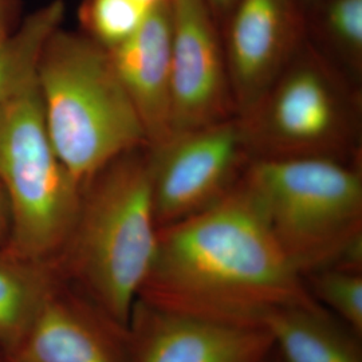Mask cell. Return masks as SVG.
Segmentation results:
<instances>
[{
	"mask_svg": "<svg viewBox=\"0 0 362 362\" xmlns=\"http://www.w3.org/2000/svg\"><path fill=\"white\" fill-rule=\"evenodd\" d=\"M3 362H129V327L62 278Z\"/></svg>",
	"mask_w": 362,
	"mask_h": 362,
	"instance_id": "30bf717a",
	"label": "cell"
},
{
	"mask_svg": "<svg viewBox=\"0 0 362 362\" xmlns=\"http://www.w3.org/2000/svg\"><path fill=\"white\" fill-rule=\"evenodd\" d=\"M157 239L149 148H141L117 157L85 184L55 266L69 285L129 327Z\"/></svg>",
	"mask_w": 362,
	"mask_h": 362,
	"instance_id": "7a4b0ae2",
	"label": "cell"
},
{
	"mask_svg": "<svg viewBox=\"0 0 362 362\" xmlns=\"http://www.w3.org/2000/svg\"><path fill=\"white\" fill-rule=\"evenodd\" d=\"M172 134L236 117L221 28L206 0H169Z\"/></svg>",
	"mask_w": 362,
	"mask_h": 362,
	"instance_id": "ba28073f",
	"label": "cell"
},
{
	"mask_svg": "<svg viewBox=\"0 0 362 362\" xmlns=\"http://www.w3.org/2000/svg\"><path fill=\"white\" fill-rule=\"evenodd\" d=\"M209 8L212 10L214 15L216 16L220 26L224 22V19L227 18L228 13L231 11L233 4L236 3V0H206Z\"/></svg>",
	"mask_w": 362,
	"mask_h": 362,
	"instance_id": "ffe728a7",
	"label": "cell"
},
{
	"mask_svg": "<svg viewBox=\"0 0 362 362\" xmlns=\"http://www.w3.org/2000/svg\"><path fill=\"white\" fill-rule=\"evenodd\" d=\"M37 82L52 145L81 188L117 157L149 148L110 52L85 33L52 34Z\"/></svg>",
	"mask_w": 362,
	"mask_h": 362,
	"instance_id": "3957f363",
	"label": "cell"
},
{
	"mask_svg": "<svg viewBox=\"0 0 362 362\" xmlns=\"http://www.w3.org/2000/svg\"><path fill=\"white\" fill-rule=\"evenodd\" d=\"M137 299L160 310L260 329L274 311L322 308L242 179L209 207L158 230Z\"/></svg>",
	"mask_w": 362,
	"mask_h": 362,
	"instance_id": "6da1fadb",
	"label": "cell"
},
{
	"mask_svg": "<svg viewBox=\"0 0 362 362\" xmlns=\"http://www.w3.org/2000/svg\"><path fill=\"white\" fill-rule=\"evenodd\" d=\"M250 161L238 116L176 133L149 148L158 230L218 202L242 177Z\"/></svg>",
	"mask_w": 362,
	"mask_h": 362,
	"instance_id": "52a82bcc",
	"label": "cell"
},
{
	"mask_svg": "<svg viewBox=\"0 0 362 362\" xmlns=\"http://www.w3.org/2000/svg\"><path fill=\"white\" fill-rule=\"evenodd\" d=\"M305 282L325 310L333 311L350 332L361 338L362 272L327 267L308 274Z\"/></svg>",
	"mask_w": 362,
	"mask_h": 362,
	"instance_id": "e0dca14e",
	"label": "cell"
},
{
	"mask_svg": "<svg viewBox=\"0 0 362 362\" xmlns=\"http://www.w3.org/2000/svg\"><path fill=\"white\" fill-rule=\"evenodd\" d=\"M267 330L221 324L136 300L129 362H264L274 349Z\"/></svg>",
	"mask_w": 362,
	"mask_h": 362,
	"instance_id": "8fae6325",
	"label": "cell"
},
{
	"mask_svg": "<svg viewBox=\"0 0 362 362\" xmlns=\"http://www.w3.org/2000/svg\"><path fill=\"white\" fill-rule=\"evenodd\" d=\"M61 279L52 262L16 258L0 250V356L26 334Z\"/></svg>",
	"mask_w": 362,
	"mask_h": 362,
	"instance_id": "5bb4252c",
	"label": "cell"
},
{
	"mask_svg": "<svg viewBox=\"0 0 362 362\" xmlns=\"http://www.w3.org/2000/svg\"><path fill=\"white\" fill-rule=\"evenodd\" d=\"M107 50L143 122L149 148L167 141L172 134L169 0L146 13L132 37Z\"/></svg>",
	"mask_w": 362,
	"mask_h": 362,
	"instance_id": "7c38bea8",
	"label": "cell"
},
{
	"mask_svg": "<svg viewBox=\"0 0 362 362\" xmlns=\"http://www.w3.org/2000/svg\"><path fill=\"white\" fill-rule=\"evenodd\" d=\"M254 158H360L357 82L309 40L245 115L238 116Z\"/></svg>",
	"mask_w": 362,
	"mask_h": 362,
	"instance_id": "5b68a950",
	"label": "cell"
},
{
	"mask_svg": "<svg viewBox=\"0 0 362 362\" xmlns=\"http://www.w3.org/2000/svg\"><path fill=\"white\" fill-rule=\"evenodd\" d=\"M64 16L65 3L52 0L28 15L13 33H0V106L37 73L42 50Z\"/></svg>",
	"mask_w": 362,
	"mask_h": 362,
	"instance_id": "2e32d148",
	"label": "cell"
},
{
	"mask_svg": "<svg viewBox=\"0 0 362 362\" xmlns=\"http://www.w3.org/2000/svg\"><path fill=\"white\" fill-rule=\"evenodd\" d=\"M137 3H140L141 6L144 7H146V8H153L157 4H160L161 1H164V0H136Z\"/></svg>",
	"mask_w": 362,
	"mask_h": 362,
	"instance_id": "44dd1931",
	"label": "cell"
},
{
	"mask_svg": "<svg viewBox=\"0 0 362 362\" xmlns=\"http://www.w3.org/2000/svg\"><path fill=\"white\" fill-rule=\"evenodd\" d=\"M0 362H3V360H1V357H0Z\"/></svg>",
	"mask_w": 362,
	"mask_h": 362,
	"instance_id": "cb8c5ba5",
	"label": "cell"
},
{
	"mask_svg": "<svg viewBox=\"0 0 362 362\" xmlns=\"http://www.w3.org/2000/svg\"><path fill=\"white\" fill-rule=\"evenodd\" d=\"M309 1H313V0H306V3H309Z\"/></svg>",
	"mask_w": 362,
	"mask_h": 362,
	"instance_id": "603a6c76",
	"label": "cell"
},
{
	"mask_svg": "<svg viewBox=\"0 0 362 362\" xmlns=\"http://www.w3.org/2000/svg\"><path fill=\"white\" fill-rule=\"evenodd\" d=\"M324 308L274 311L264 322L286 362H362L361 338Z\"/></svg>",
	"mask_w": 362,
	"mask_h": 362,
	"instance_id": "4fadbf2b",
	"label": "cell"
},
{
	"mask_svg": "<svg viewBox=\"0 0 362 362\" xmlns=\"http://www.w3.org/2000/svg\"><path fill=\"white\" fill-rule=\"evenodd\" d=\"M151 10L136 0H86L81 21L88 37L113 49L137 31Z\"/></svg>",
	"mask_w": 362,
	"mask_h": 362,
	"instance_id": "ac0fdd59",
	"label": "cell"
},
{
	"mask_svg": "<svg viewBox=\"0 0 362 362\" xmlns=\"http://www.w3.org/2000/svg\"><path fill=\"white\" fill-rule=\"evenodd\" d=\"M242 181L303 276L362 272V170L357 158H254Z\"/></svg>",
	"mask_w": 362,
	"mask_h": 362,
	"instance_id": "277c9868",
	"label": "cell"
},
{
	"mask_svg": "<svg viewBox=\"0 0 362 362\" xmlns=\"http://www.w3.org/2000/svg\"><path fill=\"white\" fill-rule=\"evenodd\" d=\"M10 235V208L4 194V189L0 184V250L4 248Z\"/></svg>",
	"mask_w": 362,
	"mask_h": 362,
	"instance_id": "d6986e66",
	"label": "cell"
},
{
	"mask_svg": "<svg viewBox=\"0 0 362 362\" xmlns=\"http://www.w3.org/2000/svg\"><path fill=\"white\" fill-rule=\"evenodd\" d=\"M308 40L357 82L362 73V0L306 3Z\"/></svg>",
	"mask_w": 362,
	"mask_h": 362,
	"instance_id": "9a60e30c",
	"label": "cell"
},
{
	"mask_svg": "<svg viewBox=\"0 0 362 362\" xmlns=\"http://www.w3.org/2000/svg\"><path fill=\"white\" fill-rule=\"evenodd\" d=\"M0 184L10 208L1 251L55 263L77 219L82 188L52 145L37 73L0 106Z\"/></svg>",
	"mask_w": 362,
	"mask_h": 362,
	"instance_id": "8992f818",
	"label": "cell"
},
{
	"mask_svg": "<svg viewBox=\"0 0 362 362\" xmlns=\"http://www.w3.org/2000/svg\"><path fill=\"white\" fill-rule=\"evenodd\" d=\"M220 28L236 116H242L308 40L306 0H236Z\"/></svg>",
	"mask_w": 362,
	"mask_h": 362,
	"instance_id": "9c48e42d",
	"label": "cell"
},
{
	"mask_svg": "<svg viewBox=\"0 0 362 362\" xmlns=\"http://www.w3.org/2000/svg\"><path fill=\"white\" fill-rule=\"evenodd\" d=\"M0 10H1V0H0ZM4 31V28L1 26V23H0V33H3Z\"/></svg>",
	"mask_w": 362,
	"mask_h": 362,
	"instance_id": "7402d4cb",
	"label": "cell"
}]
</instances>
